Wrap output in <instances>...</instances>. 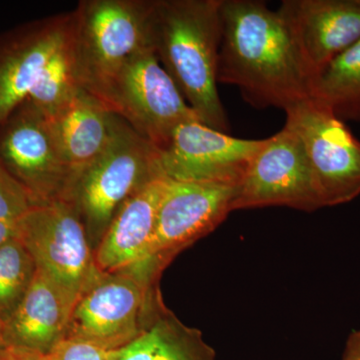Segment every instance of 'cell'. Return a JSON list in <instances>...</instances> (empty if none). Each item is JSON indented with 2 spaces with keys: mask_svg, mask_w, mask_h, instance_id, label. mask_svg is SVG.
Wrapping results in <instances>:
<instances>
[{
  "mask_svg": "<svg viewBox=\"0 0 360 360\" xmlns=\"http://www.w3.org/2000/svg\"><path fill=\"white\" fill-rule=\"evenodd\" d=\"M46 116L59 148L78 179L108 148L118 120V115L80 87Z\"/></svg>",
  "mask_w": 360,
  "mask_h": 360,
  "instance_id": "2e32d148",
  "label": "cell"
},
{
  "mask_svg": "<svg viewBox=\"0 0 360 360\" xmlns=\"http://www.w3.org/2000/svg\"><path fill=\"white\" fill-rule=\"evenodd\" d=\"M217 79L258 110L284 112L311 96L312 78L290 26L257 0H222Z\"/></svg>",
  "mask_w": 360,
  "mask_h": 360,
  "instance_id": "6da1fadb",
  "label": "cell"
},
{
  "mask_svg": "<svg viewBox=\"0 0 360 360\" xmlns=\"http://www.w3.org/2000/svg\"><path fill=\"white\" fill-rule=\"evenodd\" d=\"M113 360H217L198 329L189 328L165 304L160 285L149 295L139 335L113 352Z\"/></svg>",
  "mask_w": 360,
  "mask_h": 360,
  "instance_id": "ac0fdd59",
  "label": "cell"
},
{
  "mask_svg": "<svg viewBox=\"0 0 360 360\" xmlns=\"http://www.w3.org/2000/svg\"><path fill=\"white\" fill-rule=\"evenodd\" d=\"M310 98L342 122H360V40L317 75Z\"/></svg>",
  "mask_w": 360,
  "mask_h": 360,
  "instance_id": "d6986e66",
  "label": "cell"
},
{
  "mask_svg": "<svg viewBox=\"0 0 360 360\" xmlns=\"http://www.w3.org/2000/svg\"><path fill=\"white\" fill-rule=\"evenodd\" d=\"M158 158V149L118 116L110 144L82 172L75 189L92 250L120 208L148 182L162 176Z\"/></svg>",
  "mask_w": 360,
  "mask_h": 360,
  "instance_id": "277c9868",
  "label": "cell"
},
{
  "mask_svg": "<svg viewBox=\"0 0 360 360\" xmlns=\"http://www.w3.org/2000/svg\"><path fill=\"white\" fill-rule=\"evenodd\" d=\"M71 22L70 11L0 33V127L27 101L45 68L68 44Z\"/></svg>",
  "mask_w": 360,
  "mask_h": 360,
  "instance_id": "4fadbf2b",
  "label": "cell"
},
{
  "mask_svg": "<svg viewBox=\"0 0 360 360\" xmlns=\"http://www.w3.org/2000/svg\"><path fill=\"white\" fill-rule=\"evenodd\" d=\"M267 206L307 212L323 207L304 146L286 125L265 139L251 160L239 184L233 212Z\"/></svg>",
  "mask_w": 360,
  "mask_h": 360,
  "instance_id": "8fae6325",
  "label": "cell"
},
{
  "mask_svg": "<svg viewBox=\"0 0 360 360\" xmlns=\"http://www.w3.org/2000/svg\"><path fill=\"white\" fill-rule=\"evenodd\" d=\"M0 167L25 187L35 205L75 200L72 172L49 117L30 101L0 127Z\"/></svg>",
  "mask_w": 360,
  "mask_h": 360,
  "instance_id": "8992f818",
  "label": "cell"
},
{
  "mask_svg": "<svg viewBox=\"0 0 360 360\" xmlns=\"http://www.w3.org/2000/svg\"><path fill=\"white\" fill-rule=\"evenodd\" d=\"M238 189L226 184L168 179L148 259L139 269L160 278L177 255L214 231L233 212Z\"/></svg>",
  "mask_w": 360,
  "mask_h": 360,
  "instance_id": "9c48e42d",
  "label": "cell"
},
{
  "mask_svg": "<svg viewBox=\"0 0 360 360\" xmlns=\"http://www.w3.org/2000/svg\"><path fill=\"white\" fill-rule=\"evenodd\" d=\"M168 179L148 182L116 213L94 250L101 274L139 269L146 264L155 233L156 215Z\"/></svg>",
  "mask_w": 360,
  "mask_h": 360,
  "instance_id": "9a60e30c",
  "label": "cell"
},
{
  "mask_svg": "<svg viewBox=\"0 0 360 360\" xmlns=\"http://www.w3.org/2000/svg\"><path fill=\"white\" fill-rule=\"evenodd\" d=\"M160 283H149L132 270L99 274L73 305L65 340L117 350L139 335L149 295Z\"/></svg>",
  "mask_w": 360,
  "mask_h": 360,
  "instance_id": "30bf717a",
  "label": "cell"
},
{
  "mask_svg": "<svg viewBox=\"0 0 360 360\" xmlns=\"http://www.w3.org/2000/svg\"><path fill=\"white\" fill-rule=\"evenodd\" d=\"M264 139H243L191 120L174 129L158 149L165 179L239 186Z\"/></svg>",
  "mask_w": 360,
  "mask_h": 360,
  "instance_id": "7c38bea8",
  "label": "cell"
},
{
  "mask_svg": "<svg viewBox=\"0 0 360 360\" xmlns=\"http://www.w3.org/2000/svg\"><path fill=\"white\" fill-rule=\"evenodd\" d=\"M70 40L45 68L27 99L45 115L53 113L79 89L73 70Z\"/></svg>",
  "mask_w": 360,
  "mask_h": 360,
  "instance_id": "44dd1931",
  "label": "cell"
},
{
  "mask_svg": "<svg viewBox=\"0 0 360 360\" xmlns=\"http://www.w3.org/2000/svg\"><path fill=\"white\" fill-rule=\"evenodd\" d=\"M277 11L290 26L312 84L360 40V0H283Z\"/></svg>",
  "mask_w": 360,
  "mask_h": 360,
  "instance_id": "5bb4252c",
  "label": "cell"
},
{
  "mask_svg": "<svg viewBox=\"0 0 360 360\" xmlns=\"http://www.w3.org/2000/svg\"><path fill=\"white\" fill-rule=\"evenodd\" d=\"M34 205L25 187L0 167V220L15 224Z\"/></svg>",
  "mask_w": 360,
  "mask_h": 360,
  "instance_id": "7402d4cb",
  "label": "cell"
},
{
  "mask_svg": "<svg viewBox=\"0 0 360 360\" xmlns=\"http://www.w3.org/2000/svg\"><path fill=\"white\" fill-rule=\"evenodd\" d=\"M14 224L37 269L75 305L101 274L75 200L32 206Z\"/></svg>",
  "mask_w": 360,
  "mask_h": 360,
  "instance_id": "5b68a950",
  "label": "cell"
},
{
  "mask_svg": "<svg viewBox=\"0 0 360 360\" xmlns=\"http://www.w3.org/2000/svg\"><path fill=\"white\" fill-rule=\"evenodd\" d=\"M342 360H360V329L352 331L348 335Z\"/></svg>",
  "mask_w": 360,
  "mask_h": 360,
  "instance_id": "d4e9b609",
  "label": "cell"
},
{
  "mask_svg": "<svg viewBox=\"0 0 360 360\" xmlns=\"http://www.w3.org/2000/svg\"><path fill=\"white\" fill-rule=\"evenodd\" d=\"M113 352L87 341L63 340L44 360H113Z\"/></svg>",
  "mask_w": 360,
  "mask_h": 360,
  "instance_id": "603a6c76",
  "label": "cell"
},
{
  "mask_svg": "<svg viewBox=\"0 0 360 360\" xmlns=\"http://www.w3.org/2000/svg\"><path fill=\"white\" fill-rule=\"evenodd\" d=\"M222 0H153L149 39L161 65L201 122L227 132L219 94Z\"/></svg>",
  "mask_w": 360,
  "mask_h": 360,
  "instance_id": "7a4b0ae2",
  "label": "cell"
},
{
  "mask_svg": "<svg viewBox=\"0 0 360 360\" xmlns=\"http://www.w3.org/2000/svg\"><path fill=\"white\" fill-rule=\"evenodd\" d=\"M0 360H44V355L23 348L6 345L0 349Z\"/></svg>",
  "mask_w": 360,
  "mask_h": 360,
  "instance_id": "cb8c5ba5",
  "label": "cell"
},
{
  "mask_svg": "<svg viewBox=\"0 0 360 360\" xmlns=\"http://www.w3.org/2000/svg\"><path fill=\"white\" fill-rule=\"evenodd\" d=\"M15 236V224L0 220V246Z\"/></svg>",
  "mask_w": 360,
  "mask_h": 360,
  "instance_id": "484cf974",
  "label": "cell"
},
{
  "mask_svg": "<svg viewBox=\"0 0 360 360\" xmlns=\"http://www.w3.org/2000/svg\"><path fill=\"white\" fill-rule=\"evenodd\" d=\"M35 274L32 255L16 236L0 246V319L4 324L30 290Z\"/></svg>",
  "mask_w": 360,
  "mask_h": 360,
  "instance_id": "ffe728a7",
  "label": "cell"
},
{
  "mask_svg": "<svg viewBox=\"0 0 360 360\" xmlns=\"http://www.w3.org/2000/svg\"><path fill=\"white\" fill-rule=\"evenodd\" d=\"M151 6L153 0H82L71 11L70 47L78 86L104 105L122 68L151 47Z\"/></svg>",
  "mask_w": 360,
  "mask_h": 360,
  "instance_id": "3957f363",
  "label": "cell"
},
{
  "mask_svg": "<svg viewBox=\"0 0 360 360\" xmlns=\"http://www.w3.org/2000/svg\"><path fill=\"white\" fill-rule=\"evenodd\" d=\"M105 105L156 149L162 148L182 123L200 120L151 47L122 68Z\"/></svg>",
  "mask_w": 360,
  "mask_h": 360,
  "instance_id": "52a82bcc",
  "label": "cell"
},
{
  "mask_svg": "<svg viewBox=\"0 0 360 360\" xmlns=\"http://www.w3.org/2000/svg\"><path fill=\"white\" fill-rule=\"evenodd\" d=\"M285 125L302 141L323 207L360 195V141L345 122L312 98L285 111Z\"/></svg>",
  "mask_w": 360,
  "mask_h": 360,
  "instance_id": "ba28073f",
  "label": "cell"
},
{
  "mask_svg": "<svg viewBox=\"0 0 360 360\" xmlns=\"http://www.w3.org/2000/svg\"><path fill=\"white\" fill-rule=\"evenodd\" d=\"M6 342H4V324L0 319V349L6 347Z\"/></svg>",
  "mask_w": 360,
  "mask_h": 360,
  "instance_id": "4316f807",
  "label": "cell"
},
{
  "mask_svg": "<svg viewBox=\"0 0 360 360\" xmlns=\"http://www.w3.org/2000/svg\"><path fill=\"white\" fill-rule=\"evenodd\" d=\"M73 304L37 269L30 290L4 323V342L47 355L65 338Z\"/></svg>",
  "mask_w": 360,
  "mask_h": 360,
  "instance_id": "e0dca14e",
  "label": "cell"
}]
</instances>
